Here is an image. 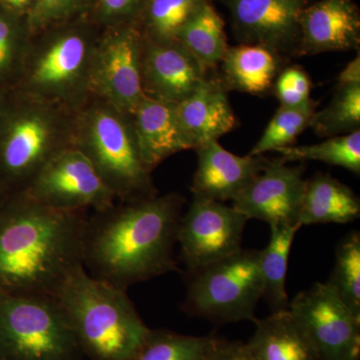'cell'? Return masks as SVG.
Masks as SVG:
<instances>
[{"label":"cell","instance_id":"cell-28","mask_svg":"<svg viewBox=\"0 0 360 360\" xmlns=\"http://www.w3.org/2000/svg\"><path fill=\"white\" fill-rule=\"evenodd\" d=\"M32 39L25 18L0 7V89L15 86Z\"/></svg>","mask_w":360,"mask_h":360},{"label":"cell","instance_id":"cell-16","mask_svg":"<svg viewBox=\"0 0 360 360\" xmlns=\"http://www.w3.org/2000/svg\"><path fill=\"white\" fill-rule=\"evenodd\" d=\"M360 13L354 0H314L300 18L296 56L359 51Z\"/></svg>","mask_w":360,"mask_h":360},{"label":"cell","instance_id":"cell-1","mask_svg":"<svg viewBox=\"0 0 360 360\" xmlns=\"http://www.w3.org/2000/svg\"><path fill=\"white\" fill-rule=\"evenodd\" d=\"M186 198L179 193L112 205L85 222L82 265L94 278L127 290L177 269L174 257Z\"/></svg>","mask_w":360,"mask_h":360},{"label":"cell","instance_id":"cell-21","mask_svg":"<svg viewBox=\"0 0 360 360\" xmlns=\"http://www.w3.org/2000/svg\"><path fill=\"white\" fill-rule=\"evenodd\" d=\"M360 217V200L354 191L326 174L305 181L300 224H345Z\"/></svg>","mask_w":360,"mask_h":360},{"label":"cell","instance_id":"cell-18","mask_svg":"<svg viewBox=\"0 0 360 360\" xmlns=\"http://www.w3.org/2000/svg\"><path fill=\"white\" fill-rule=\"evenodd\" d=\"M221 79L206 77L193 94L175 103L177 120L191 149H196L236 127V118Z\"/></svg>","mask_w":360,"mask_h":360},{"label":"cell","instance_id":"cell-4","mask_svg":"<svg viewBox=\"0 0 360 360\" xmlns=\"http://www.w3.org/2000/svg\"><path fill=\"white\" fill-rule=\"evenodd\" d=\"M75 111L9 89L0 108V179L23 191L42 167L75 146Z\"/></svg>","mask_w":360,"mask_h":360},{"label":"cell","instance_id":"cell-3","mask_svg":"<svg viewBox=\"0 0 360 360\" xmlns=\"http://www.w3.org/2000/svg\"><path fill=\"white\" fill-rule=\"evenodd\" d=\"M82 354L91 360H130L149 328L127 295L75 269L56 295Z\"/></svg>","mask_w":360,"mask_h":360},{"label":"cell","instance_id":"cell-37","mask_svg":"<svg viewBox=\"0 0 360 360\" xmlns=\"http://www.w3.org/2000/svg\"><path fill=\"white\" fill-rule=\"evenodd\" d=\"M35 1L37 0H0V7L9 13L25 18Z\"/></svg>","mask_w":360,"mask_h":360},{"label":"cell","instance_id":"cell-12","mask_svg":"<svg viewBox=\"0 0 360 360\" xmlns=\"http://www.w3.org/2000/svg\"><path fill=\"white\" fill-rule=\"evenodd\" d=\"M321 360H360V316L326 283H315L290 303Z\"/></svg>","mask_w":360,"mask_h":360},{"label":"cell","instance_id":"cell-27","mask_svg":"<svg viewBox=\"0 0 360 360\" xmlns=\"http://www.w3.org/2000/svg\"><path fill=\"white\" fill-rule=\"evenodd\" d=\"M281 160L291 161L314 160L340 167L360 174V129L311 146H291L277 151Z\"/></svg>","mask_w":360,"mask_h":360},{"label":"cell","instance_id":"cell-20","mask_svg":"<svg viewBox=\"0 0 360 360\" xmlns=\"http://www.w3.org/2000/svg\"><path fill=\"white\" fill-rule=\"evenodd\" d=\"M255 331L245 343L255 360H321L302 324L290 309L255 319Z\"/></svg>","mask_w":360,"mask_h":360},{"label":"cell","instance_id":"cell-39","mask_svg":"<svg viewBox=\"0 0 360 360\" xmlns=\"http://www.w3.org/2000/svg\"><path fill=\"white\" fill-rule=\"evenodd\" d=\"M8 90L0 89V108H1L2 103H4V98Z\"/></svg>","mask_w":360,"mask_h":360},{"label":"cell","instance_id":"cell-19","mask_svg":"<svg viewBox=\"0 0 360 360\" xmlns=\"http://www.w3.org/2000/svg\"><path fill=\"white\" fill-rule=\"evenodd\" d=\"M131 117L142 158L151 172L170 156L191 149L180 129L175 103L146 96Z\"/></svg>","mask_w":360,"mask_h":360},{"label":"cell","instance_id":"cell-6","mask_svg":"<svg viewBox=\"0 0 360 360\" xmlns=\"http://www.w3.org/2000/svg\"><path fill=\"white\" fill-rule=\"evenodd\" d=\"M70 23L32 37L13 89L75 111L92 96V61L99 35Z\"/></svg>","mask_w":360,"mask_h":360},{"label":"cell","instance_id":"cell-13","mask_svg":"<svg viewBox=\"0 0 360 360\" xmlns=\"http://www.w3.org/2000/svg\"><path fill=\"white\" fill-rule=\"evenodd\" d=\"M314 0H224L241 44H258L295 53L300 39V18Z\"/></svg>","mask_w":360,"mask_h":360},{"label":"cell","instance_id":"cell-17","mask_svg":"<svg viewBox=\"0 0 360 360\" xmlns=\"http://www.w3.org/2000/svg\"><path fill=\"white\" fill-rule=\"evenodd\" d=\"M198 167L193 175V198L221 201L233 200L269 163L264 155H233L212 141L194 149Z\"/></svg>","mask_w":360,"mask_h":360},{"label":"cell","instance_id":"cell-30","mask_svg":"<svg viewBox=\"0 0 360 360\" xmlns=\"http://www.w3.org/2000/svg\"><path fill=\"white\" fill-rule=\"evenodd\" d=\"M316 111V103H309L296 108L279 106L276 115L270 120L264 134L260 137L248 155H264L269 151L295 146L296 139L302 134L303 130L309 127L310 120Z\"/></svg>","mask_w":360,"mask_h":360},{"label":"cell","instance_id":"cell-35","mask_svg":"<svg viewBox=\"0 0 360 360\" xmlns=\"http://www.w3.org/2000/svg\"><path fill=\"white\" fill-rule=\"evenodd\" d=\"M206 360H255L251 357L245 343L231 341L217 336Z\"/></svg>","mask_w":360,"mask_h":360},{"label":"cell","instance_id":"cell-15","mask_svg":"<svg viewBox=\"0 0 360 360\" xmlns=\"http://www.w3.org/2000/svg\"><path fill=\"white\" fill-rule=\"evenodd\" d=\"M200 63L179 41L144 39L141 77L144 94L165 103H179L206 77Z\"/></svg>","mask_w":360,"mask_h":360},{"label":"cell","instance_id":"cell-36","mask_svg":"<svg viewBox=\"0 0 360 360\" xmlns=\"http://www.w3.org/2000/svg\"><path fill=\"white\" fill-rule=\"evenodd\" d=\"M352 85H360L359 52L338 75L336 87L352 86Z\"/></svg>","mask_w":360,"mask_h":360},{"label":"cell","instance_id":"cell-31","mask_svg":"<svg viewBox=\"0 0 360 360\" xmlns=\"http://www.w3.org/2000/svg\"><path fill=\"white\" fill-rule=\"evenodd\" d=\"M309 127L319 136L333 137L360 129V85L336 87L330 103L315 111Z\"/></svg>","mask_w":360,"mask_h":360},{"label":"cell","instance_id":"cell-11","mask_svg":"<svg viewBox=\"0 0 360 360\" xmlns=\"http://www.w3.org/2000/svg\"><path fill=\"white\" fill-rule=\"evenodd\" d=\"M248 219L221 201L193 198L180 221L177 245L187 271L240 250Z\"/></svg>","mask_w":360,"mask_h":360},{"label":"cell","instance_id":"cell-29","mask_svg":"<svg viewBox=\"0 0 360 360\" xmlns=\"http://www.w3.org/2000/svg\"><path fill=\"white\" fill-rule=\"evenodd\" d=\"M329 290L360 316V233L352 231L338 243L335 262L326 283Z\"/></svg>","mask_w":360,"mask_h":360},{"label":"cell","instance_id":"cell-9","mask_svg":"<svg viewBox=\"0 0 360 360\" xmlns=\"http://www.w3.org/2000/svg\"><path fill=\"white\" fill-rule=\"evenodd\" d=\"M144 37L136 22L108 26L99 35L91 68V96L131 115L144 94L141 58Z\"/></svg>","mask_w":360,"mask_h":360},{"label":"cell","instance_id":"cell-2","mask_svg":"<svg viewBox=\"0 0 360 360\" xmlns=\"http://www.w3.org/2000/svg\"><path fill=\"white\" fill-rule=\"evenodd\" d=\"M87 212L39 205L25 191L0 205V292L56 297L82 265Z\"/></svg>","mask_w":360,"mask_h":360},{"label":"cell","instance_id":"cell-22","mask_svg":"<svg viewBox=\"0 0 360 360\" xmlns=\"http://www.w3.org/2000/svg\"><path fill=\"white\" fill-rule=\"evenodd\" d=\"M281 56L258 44L229 47L222 58L224 82L227 89L262 94L274 86L281 70Z\"/></svg>","mask_w":360,"mask_h":360},{"label":"cell","instance_id":"cell-25","mask_svg":"<svg viewBox=\"0 0 360 360\" xmlns=\"http://www.w3.org/2000/svg\"><path fill=\"white\" fill-rule=\"evenodd\" d=\"M210 0H146L139 16L146 39L177 41L184 26Z\"/></svg>","mask_w":360,"mask_h":360},{"label":"cell","instance_id":"cell-23","mask_svg":"<svg viewBox=\"0 0 360 360\" xmlns=\"http://www.w3.org/2000/svg\"><path fill=\"white\" fill-rule=\"evenodd\" d=\"M300 227V225H272L269 245L259 250L262 298L271 312L290 309L286 274L291 246Z\"/></svg>","mask_w":360,"mask_h":360},{"label":"cell","instance_id":"cell-14","mask_svg":"<svg viewBox=\"0 0 360 360\" xmlns=\"http://www.w3.org/2000/svg\"><path fill=\"white\" fill-rule=\"evenodd\" d=\"M304 165L270 160L264 169L232 200V207L246 219L272 225L300 224L305 181Z\"/></svg>","mask_w":360,"mask_h":360},{"label":"cell","instance_id":"cell-8","mask_svg":"<svg viewBox=\"0 0 360 360\" xmlns=\"http://www.w3.org/2000/svg\"><path fill=\"white\" fill-rule=\"evenodd\" d=\"M186 274L182 309L187 314L219 324L257 319L255 309L262 298L259 250L241 248Z\"/></svg>","mask_w":360,"mask_h":360},{"label":"cell","instance_id":"cell-26","mask_svg":"<svg viewBox=\"0 0 360 360\" xmlns=\"http://www.w3.org/2000/svg\"><path fill=\"white\" fill-rule=\"evenodd\" d=\"M217 335H180L149 328L146 340L130 360H206Z\"/></svg>","mask_w":360,"mask_h":360},{"label":"cell","instance_id":"cell-10","mask_svg":"<svg viewBox=\"0 0 360 360\" xmlns=\"http://www.w3.org/2000/svg\"><path fill=\"white\" fill-rule=\"evenodd\" d=\"M23 191L39 205L63 212H101L116 201L89 158L75 146L49 160Z\"/></svg>","mask_w":360,"mask_h":360},{"label":"cell","instance_id":"cell-7","mask_svg":"<svg viewBox=\"0 0 360 360\" xmlns=\"http://www.w3.org/2000/svg\"><path fill=\"white\" fill-rule=\"evenodd\" d=\"M56 298L0 292V360H82Z\"/></svg>","mask_w":360,"mask_h":360},{"label":"cell","instance_id":"cell-5","mask_svg":"<svg viewBox=\"0 0 360 360\" xmlns=\"http://www.w3.org/2000/svg\"><path fill=\"white\" fill-rule=\"evenodd\" d=\"M73 144L92 163L116 200L130 202L158 195L142 158L131 115L91 96L75 111Z\"/></svg>","mask_w":360,"mask_h":360},{"label":"cell","instance_id":"cell-24","mask_svg":"<svg viewBox=\"0 0 360 360\" xmlns=\"http://www.w3.org/2000/svg\"><path fill=\"white\" fill-rule=\"evenodd\" d=\"M177 41L206 71L221 63L229 47L224 21L210 1L184 26Z\"/></svg>","mask_w":360,"mask_h":360},{"label":"cell","instance_id":"cell-34","mask_svg":"<svg viewBox=\"0 0 360 360\" xmlns=\"http://www.w3.org/2000/svg\"><path fill=\"white\" fill-rule=\"evenodd\" d=\"M146 0H94L97 20L108 26L134 22Z\"/></svg>","mask_w":360,"mask_h":360},{"label":"cell","instance_id":"cell-32","mask_svg":"<svg viewBox=\"0 0 360 360\" xmlns=\"http://www.w3.org/2000/svg\"><path fill=\"white\" fill-rule=\"evenodd\" d=\"M94 6V0H37L25 16L28 32L34 37L72 22Z\"/></svg>","mask_w":360,"mask_h":360},{"label":"cell","instance_id":"cell-38","mask_svg":"<svg viewBox=\"0 0 360 360\" xmlns=\"http://www.w3.org/2000/svg\"><path fill=\"white\" fill-rule=\"evenodd\" d=\"M11 193V189H9L8 187L2 182L1 179H0V205H1L2 202L6 200L7 196H8Z\"/></svg>","mask_w":360,"mask_h":360},{"label":"cell","instance_id":"cell-33","mask_svg":"<svg viewBox=\"0 0 360 360\" xmlns=\"http://www.w3.org/2000/svg\"><path fill=\"white\" fill-rule=\"evenodd\" d=\"M272 87L281 105L296 108L311 101L309 77L298 66H290L281 70Z\"/></svg>","mask_w":360,"mask_h":360}]
</instances>
